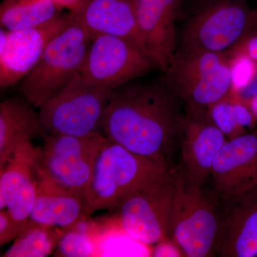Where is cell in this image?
I'll return each instance as SVG.
<instances>
[{
  "label": "cell",
  "mask_w": 257,
  "mask_h": 257,
  "mask_svg": "<svg viewBox=\"0 0 257 257\" xmlns=\"http://www.w3.org/2000/svg\"><path fill=\"white\" fill-rule=\"evenodd\" d=\"M185 121L183 103L160 78L135 79L112 90L101 130L113 143L170 166Z\"/></svg>",
  "instance_id": "6da1fadb"
},
{
  "label": "cell",
  "mask_w": 257,
  "mask_h": 257,
  "mask_svg": "<svg viewBox=\"0 0 257 257\" xmlns=\"http://www.w3.org/2000/svg\"><path fill=\"white\" fill-rule=\"evenodd\" d=\"M170 169V165L134 153L107 139L83 194L86 212L90 215L116 208L126 195L153 183Z\"/></svg>",
  "instance_id": "7a4b0ae2"
},
{
  "label": "cell",
  "mask_w": 257,
  "mask_h": 257,
  "mask_svg": "<svg viewBox=\"0 0 257 257\" xmlns=\"http://www.w3.org/2000/svg\"><path fill=\"white\" fill-rule=\"evenodd\" d=\"M160 78L182 101L186 112H208L231 91L229 54L176 50Z\"/></svg>",
  "instance_id": "3957f363"
},
{
  "label": "cell",
  "mask_w": 257,
  "mask_h": 257,
  "mask_svg": "<svg viewBox=\"0 0 257 257\" xmlns=\"http://www.w3.org/2000/svg\"><path fill=\"white\" fill-rule=\"evenodd\" d=\"M257 28L247 0H196L177 35V50L227 52Z\"/></svg>",
  "instance_id": "277c9868"
},
{
  "label": "cell",
  "mask_w": 257,
  "mask_h": 257,
  "mask_svg": "<svg viewBox=\"0 0 257 257\" xmlns=\"http://www.w3.org/2000/svg\"><path fill=\"white\" fill-rule=\"evenodd\" d=\"M69 21L50 42L37 65L21 80L19 90L36 109L81 73L92 35L69 12Z\"/></svg>",
  "instance_id": "5b68a950"
},
{
  "label": "cell",
  "mask_w": 257,
  "mask_h": 257,
  "mask_svg": "<svg viewBox=\"0 0 257 257\" xmlns=\"http://www.w3.org/2000/svg\"><path fill=\"white\" fill-rule=\"evenodd\" d=\"M43 138L32 162L39 182L83 197L107 138L99 132L86 136L47 134Z\"/></svg>",
  "instance_id": "8992f818"
},
{
  "label": "cell",
  "mask_w": 257,
  "mask_h": 257,
  "mask_svg": "<svg viewBox=\"0 0 257 257\" xmlns=\"http://www.w3.org/2000/svg\"><path fill=\"white\" fill-rule=\"evenodd\" d=\"M219 211L217 198L204 187L186 182L179 169L168 237L180 246L186 256H216Z\"/></svg>",
  "instance_id": "52a82bcc"
},
{
  "label": "cell",
  "mask_w": 257,
  "mask_h": 257,
  "mask_svg": "<svg viewBox=\"0 0 257 257\" xmlns=\"http://www.w3.org/2000/svg\"><path fill=\"white\" fill-rule=\"evenodd\" d=\"M111 92L79 74L39 109L47 133L86 136L99 132Z\"/></svg>",
  "instance_id": "ba28073f"
},
{
  "label": "cell",
  "mask_w": 257,
  "mask_h": 257,
  "mask_svg": "<svg viewBox=\"0 0 257 257\" xmlns=\"http://www.w3.org/2000/svg\"><path fill=\"white\" fill-rule=\"evenodd\" d=\"M179 175V167L170 168L153 183L130 193L121 200L116 208L124 234L145 245L156 244L168 237Z\"/></svg>",
  "instance_id": "9c48e42d"
},
{
  "label": "cell",
  "mask_w": 257,
  "mask_h": 257,
  "mask_svg": "<svg viewBox=\"0 0 257 257\" xmlns=\"http://www.w3.org/2000/svg\"><path fill=\"white\" fill-rule=\"evenodd\" d=\"M157 68L146 52L133 42L96 35L88 47L80 74L89 84L112 91Z\"/></svg>",
  "instance_id": "30bf717a"
},
{
  "label": "cell",
  "mask_w": 257,
  "mask_h": 257,
  "mask_svg": "<svg viewBox=\"0 0 257 257\" xmlns=\"http://www.w3.org/2000/svg\"><path fill=\"white\" fill-rule=\"evenodd\" d=\"M69 13L35 28L0 31V87H12L30 73L51 40L67 25Z\"/></svg>",
  "instance_id": "8fae6325"
},
{
  "label": "cell",
  "mask_w": 257,
  "mask_h": 257,
  "mask_svg": "<svg viewBox=\"0 0 257 257\" xmlns=\"http://www.w3.org/2000/svg\"><path fill=\"white\" fill-rule=\"evenodd\" d=\"M209 179V191L219 200L257 187V128L227 140L216 155Z\"/></svg>",
  "instance_id": "7c38bea8"
},
{
  "label": "cell",
  "mask_w": 257,
  "mask_h": 257,
  "mask_svg": "<svg viewBox=\"0 0 257 257\" xmlns=\"http://www.w3.org/2000/svg\"><path fill=\"white\" fill-rule=\"evenodd\" d=\"M219 203L216 256H256L257 187Z\"/></svg>",
  "instance_id": "4fadbf2b"
},
{
  "label": "cell",
  "mask_w": 257,
  "mask_h": 257,
  "mask_svg": "<svg viewBox=\"0 0 257 257\" xmlns=\"http://www.w3.org/2000/svg\"><path fill=\"white\" fill-rule=\"evenodd\" d=\"M227 138L211 119L209 111L186 112V121L179 148V166L186 182L204 187L209 179L216 155Z\"/></svg>",
  "instance_id": "5bb4252c"
},
{
  "label": "cell",
  "mask_w": 257,
  "mask_h": 257,
  "mask_svg": "<svg viewBox=\"0 0 257 257\" xmlns=\"http://www.w3.org/2000/svg\"><path fill=\"white\" fill-rule=\"evenodd\" d=\"M134 2L145 52L164 72L177 50V21L185 0Z\"/></svg>",
  "instance_id": "9a60e30c"
},
{
  "label": "cell",
  "mask_w": 257,
  "mask_h": 257,
  "mask_svg": "<svg viewBox=\"0 0 257 257\" xmlns=\"http://www.w3.org/2000/svg\"><path fill=\"white\" fill-rule=\"evenodd\" d=\"M71 14L90 33L121 37L144 48L134 0H84Z\"/></svg>",
  "instance_id": "2e32d148"
},
{
  "label": "cell",
  "mask_w": 257,
  "mask_h": 257,
  "mask_svg": "<svg viewBox=\"0 0 257 257\" xmlns=\"http://www.w3.org/2000/svg\"><path fill=\"white\" fill-rule=\"evenodd\" d=\"M24 96L0 104V168L15 155L32 148L30 140L47 135L39 111Z\"/></svg>",
  "instance_id": "e0dca14e"
},
{
  "label": "cell",
  "mask_w": 257,
  "mask_h": 257,
  "mask_svg": "<svg viewBox=\"0 0 257 257\" xmlns=\"http://www.w3.org/2000/svg\"><path fill=\"white\" fill-rule=\"evenodd\" d=\"M32 160L17 155L0 168V211L7 209L15 220H30L38 195Z\"/></svg>",
  "instance_id": "ac0fdd59"
},
{
  "label": "cell",
  "mask_w": 257,
  "mask_h": 257,
  "mask_svg": "<svg viewBox=\"0 0 257 257\" xmlns=\"http://www.w3.org/2000/svg\"><path fill=\"white\" fill-rule=\"evenodd\" d=\"M88 216L82 195L38 182V195L30 216L32 222L67 229L87 219Z\"/></svg>",
  "instance_id": "d6986e66"
},
{
  "label": "cell",
  "mask_w": 257,
  "mask_h": 257,
  "mask_svg": "<svg viewBox=\"0 0 257 257\" xmlns=\"http://www.w3.org/2000/svg\"><path fill=\"white\" fill-rule=\"evenodd\" d=\"M209 114L227 140L254 130L257 119L246 101L230 92L209 108Z\"/></svg>",
  "instance_id": "ffe728a7"
},
{
  "label": "cell",
  "mask_w": 257,
  "mask_h": 257,
  "mask_svg": "<svg viewBox=\"0 0 257 257\" xmlns=\"http://www.w3.org/2000/svg\"><path fill=\"white\" fill-rule=\"evenodd\" d=\"M62 10L53 0L15 3L0 7V23L8 31L35 28L57 18Z\"/></svg>",
  "instance_id": "44dd1931"
},
{
  "label": "cell",
  "mask_w": 257,
  "mask_h": 257,
  "mask_svg": "<svg viewBox=\"0 0 257 257\" xmlns=\"http://www.w3.org/2000/svg\"><path fill=\"white\" fill-rule=\"evenodd\" d=\"M65 229L36 224L20 235L4 257H45L57 247Z\"/></svg>",
  "instance_id": "7402d4cb"
},
{
  "label": "cell",
  "mask_w": 257,
  "mask_h": 257,
  "mask_svg": "<svg viewBox=\"0 0 257 257\" xmlns=\"http://www.w3.org/2000/svg\"><path fill=\"white\" fill-rule=\"evenodd\" d=\"M87 219L81 221L72 228L65 229L57 243L55 256L62 257H86L95 255L98 241L100 239L96 229L92 231Z\"/></svg>",
  "instance_id": "603a6c76"
},
{
  "label": "cell",
  "mask_w": 257,
  "mask_h": 257,
  "mask_svg": "<svg viewBox=\"0 0 257 257\" xmlns=\"http://www.w3.org/2000/svg\"><path fill=\"white\" fill-rule=\"evenodd\" d=\"M230 58L231 91L239 93L247 87L257 75V63L244 55L227 52Z\"/></svg>",
  "instance_id": "cb8c5ba5"
},
{
  "label": "cell",
  "mask_w": 257,
  "mask_h": 257,
  "mask_svg": "<svg viewBox=\"0 0 257 257\" xmlns=\"http://www.w3.org/2000/svg\"><path fill=\"white\" fill-rule=\"evenodd\" d=\"M36 224L31 220L20 222L13 219L7 209L0 211V245L16 239L26 230Z\"/></svg>",
  "instance_id": "d4e9b609"
},
{
  "label": "cell",
  "mask_w": 257,
  "mask_h": 257,
  "mask_svg": "<svg viewBox=\"0 0 257 257\" xmlns=\"http://www.w3.org/2000/svg\"><path fill=\"white\" fill-rule=\"evenodd\" d=\"M229 53L246 56L257 63V28L248 32Z\"/></svg>",
  "instance_id": "484cf974"
},
{
  "label": "cell",
  "mask_w": 257,
  "mask_h": 257,
  "mask_svg": "<svg viewBox=\"0 0 257 257\" xmlns=\"http://www.w3.org/2000/svg\"><path fill=\"white\" fill-rule=\"evenodd\" d=\"M155 245L156 246L152 249V256H186L180 246L170 237H167Z\"/></svg>",
  "instance_id": "4316f807"
},
{
  "label": "cell",
  "mask_w": 257,
  "mask_h": 257,
  "mask_svg": "<svg viewBox=\"0 0 257 257\" xmlns=\"http://www.w3.org/2000/svg\"><path fill=\"white\" fill-rule=\"evenodd\" d=\"M62 8H67L69 11L77 9L84 3V0H53Z\"/></svg>",
  "instance_id": "83f0119b"
},
{
  "label": "cell",
  "mask_w": 257,
  "mask_h": 257,
  "mask_svg": "<svg viewBox=\"0 0 257 257\" xmlns=\"http://www.w3.org/2000/svg\"><path fill=\"white\" fill-rule=\"evenodd\" d=\"M247 104L249 106L250 109L252 111L253 114L256 116L257 119V96L251 98L250 100L247 101Z\"/></svg>",
  "instance_id": "f1b7e54d"
},
{
  "label": "cell",
  "mask_w": 257,
  "mask_h": 257,
  "mask_svg": "<svg viewBox=\"0 0 257 257\" xmlns=\"http://www.w3.org/2000/svg\"><path fill=\"white\" fill-rule=\"evenodd\" d=\"M20 0H4L2 3L1 6H8V5H11L15 4V3H18Z\"/></svg>",
  "instance_id": "f546056e"
},
{
  "label": "cell",
  "mask_w": 257,
  "mask_h": 257,
  "mask_svg": "<svg viewBox=\"0 0 257 257\" xmlns=\"http://www.w3.org/2000/svg\"><path fill=\"white\" fill-rule=\"evenodd\" d=\"M36 1H39V0H20V1H18V3H30Z\"/></svg>",
  "instance_id": "4dcf8cb0"
}]
</instances>
